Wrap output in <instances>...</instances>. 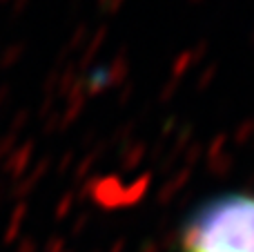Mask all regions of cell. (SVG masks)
<instances>
[{
    "instance_id": "cell-1",
    "label": "cell",
    "mask_w": 254,
    "mask_h": 252,
    "mask_svg": "<svg viewBox=\"0 0 254 252\" xmlns=\"http://www.w3.org/2000/svg\"><path fill=\"white\" fill-rule=\"evenodd\" d=\"M179 252H254V192H221L188 214Z\"/></svg>"
}]
</instances>
